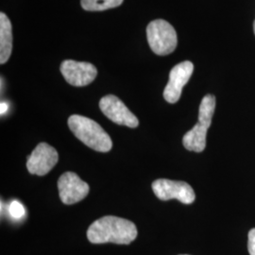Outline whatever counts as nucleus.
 I'll return each instance as SVG.
<instances>
[{
	"instance_id": "obj_1",
	"label": "nucleus",
	"mask_w": 255,
	"mask_h": 255,
	"mask_svg": "<svg viewBox=\"0 0 255 255\" xmlns=\"http://www.w3.org/2000/svg\"><path fill=\"white\" fill-rule=\"evenodd\" d=\"M136 237L137 228L134 223L113 216L96 220L87 231V237L93 244L115 243L128 245Z\"/></svg>"
},
{
	"instance_id": "obj_2",
	"label": "nucleus",
	"mask_w": 255,
	"mask_h": 255,
	"mask_svg": "<svg viewBox=\"0 0 255 255\" xmlns=\"http://www.w3.org/2000/svg\"><path fill=\"white\" fill-rule=\"evenodd\" d=\"M68 126L75 136L92 149L100 152H108L112 149L111 137L96 121L74 115L68 119Z\"/></svg>"
},
{
	"instance_id": "obj_3",
	"label": "nucleus",
	"mask_w": 255,
	"mask_h": 255,
	"mask_svg": "<svg viewBox=\"0 0 255 255\" xmlns=\"http://www.w3.org/2000/svg\"><path fill=\"white\" fill-rule=\"evenodd\" d=\"M216 109V98L206 95L201 102L199 109V121L182 138L183 146L190 151L201 152L206 146L207 130L211 126Z\"/></svg>"
},
{
	"instance_id": "obj_4",
	"label": "nucleus",
	"mask_w": 255,
	"mask_h": 255,
	"mask_svg": "<svg viewBox=\"0 0 255 255\" xmlns=\"http://www.w3.org/2000/svg\"><path fill=\"white\" fill-rule=\"evenodd\" d=\"M147 42L155 54H170L176 49L178 37L176 30L168 22L162 19L154 20L146 27Z\"/></svg>"
},
{
	"instance_id": "obj_5",
	"label": "nucleus",
	"mask_w": 255,
	"mask_h": 255,
	"mask_svg": "<svg viewBox=\"0 0 255 255\" xmlns=\"http://www.w3.org/2000/svg\"><path fill=\"white\" fill-rule=\"evenodd\" d=\"M152 190L161 201L178 200L184 204H191L196 199L195 192L187 182L159 179L152 182Z\"/></svg>"
},
{
	"instance_id": "obj_6",
	"label": "nucleus",
	"mask_w": 255,
	"mask_h": 255,
	"mask_svg": "<svg viewBox=\"0 0 255 255\" xmlns=\"http://www.w3.org/2000/svg\"><path fill=\"white\" fill-rule=\"evenodd\" d=\"M58 160L59 155L53 146L40 143L27 157V170L30 174L44 176L54 167Z\"/></svg>"
},
{
	"instance_id": "obj_7",
	"label": "nucleus",
	"mask_w": 255,
	"mask_h": 255,
	"mask_svg": "<svg viewBox=\"0 0 255 255\" xmlns=\"http://www.w3.org/2000/svg\"><path fill=\"white\" fill-rule=\"evenodd\" d=\"M100 108L110 120L119 125L136 128L139 124L136 117L116 96L108 95L102 98L100 101Z\"/></svg>"
},
{
	"instance_id": "obj_8",
	"label": "nucleus",
	"mask_w": 255,
	"mask_h": 255,
	"mask_svg": "<svg viewBox=\"0 0 255 255\" xmlns=\"http://www.w3.org/2000/svg\"><path fill=\"white\" fill-rule=\"evenodd\" d=\"M61 201L70 205L82 201L89 193V185L73 172H65L58 181Z\"/></svg>"
},
{
	"instance_id": "obj_9",
	"label": "nucleus",
	"mask_w": 255,
	"mask_h": 255,
	"mask_svg": "<svg viewBox=\"0 0 255 255\" xmlns=\"http://www.w3.org/2000/svg\"><path fill=\"white\" fill-rule=\"evenodd\" d=\"M65 81L73 86H86L95 81L98 71L95 65L86 62L66 60L61 64Z\"/></svg>"
},
{
	"instance_id": "obj_10",
	"label": "nucleus",
	"mask_w": 255,
	"mask_h": 255,
	"mask_svg": "<svg viewBox=\"0 0 255 255\" xmlns=\"http://www.w3.org/2000/svg\"><path fill=\"white\" fill-rule=\"evenodd\" d=\"M194 71V64L189 61L175 65L169 73V81L164 91V98L168 103H176L182 95V88L188 82Z\"/></svg>"
},
{
	"instance_id": "obj_11",
	"label": "nucleus",
	"mask_w": 255,
	"mask_h": 255,
	"mask_svg": "<svg viewBox=\"0 0 255 255\" xmlns=\"http://www.w3.org/2000/svg\"><path fill=\"white\" fill-rule=\"evenodd\" d=\"M12 50V27L8 16L0 13V63L5 64L9 60Z\"/></svg>"
},
{
	"instance_id": "obj_12",
	"label": "nucleus",
	"mask_w": 255,
	"mask_h": 255,
	"mask_svg": "<svg viewBox=\"0 0 255 255\" xmlns=\"http://www.w3.org/2000/svg\"><path fill=\"white\" fill-rule=\"evenodd\" d=\"M123 0H82V7L88 11H100L120 6Z\"/></svg>"
},
{
	"instance_id": "obj_13",
	"label": "nucleus",
	"mask_w": 255,
	"mask_h": 255,
	"mask_svg": "<svg viewBox=\"0 0 255 255\" xmlns=\"http://www.w3.org/2000/svg\"><path fill=\"white\" fill-rule=\"evenodd\" d=\"M9 213L10 217L14 219H21L26 215V210L18 201H12L10 202L9 207Z\"/></svg>"
},
{
	"instance_id": "obj_14",
	"label": "nucleus",
	"mask_w": 255,
	"mask_h": 255,
	"mask_svg": "<svg viewBox=\"0 0 255 255\" xmlns=\"http://www.w3.org/2000/svg\"><path fill=\"white\" fill-rule=\"evenodd\" d=\"M248 249L251 255H255V228L252 229L249 233Z\"/></svg>"
},
{
	"instance_id": "obj_15",
	"label": "nucleus",
	"mask_w": 255,
	"mask_h": 255,
	"mask_svg": "<svg viewBox=\"0 0 255 255\" xmlns=\"http://www.w3.org/2000/svg\"><path fill=\"white\" fill-rule=\"evenodd\" d=\"M1 115H4L8 111V104L6 102H1Z\"/></svg>"
},
{
	"instance_id": "obj_16",
	"label": "nucleus",
	"mask_w": 255,
	"mask_h": 255,
	"mask_svg": "<svg viewBox=\"0 0 255 255\" xmlns=\"http://www.w3.org/2000/svg\"><path fill=\"white\" fill-rule=\"evenodd\" d=\"M254 30H255V23H254Z\"/></svg>"
}]
</instances>
